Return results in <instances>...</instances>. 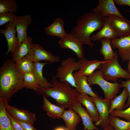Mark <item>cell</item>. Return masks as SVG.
Instances as JSON below:
<instances>
[{"label": "cell", "instance_id": "cell-1", "mask_svg": "<svg viewBox=\"0 0 130 130\" xmlns=\"http://www.w3.org/2000/svg\"><path fill=\"white\" fill-rule=\"evenodd\" d=\"M24 88L23 76L15 63L6 59L0 68V99L8 103L14 95Z\"/></svg>", "mask_w": 130, "mask_h": 130}, {"label": "cell", "instance_id": "cell-2", "mask_svg": "<svg viewBox=\"0 0 130 130\" xmlns=\"http://www.w3.org/2000/svg\"><path fill=\"white\" fill-rule=\"evenodd\" d=\"M50 88L40 87L36 92L37 95H44L55 99L58 106L65 109H71L75 104L79 103L77 97L80 93L76 88L66 82L58 81L55 76L52 78Z\"/></svg>", "mask_w": 130, "mask_h": 130}, {"label": "cell", "instance_id": "cell-3", "mask_svg": "<svg viewBox=\"0 0 130 130\" xmlns=\"http://www.w3.org/2000/svg\"><path fill=\"white\" fill-rule=\"evenodd\" d=\"M104 23V17L100 13L93 12L85 13L80 16L71 33L78 39L83 44L92 48L94 44L90 37L92 33L100 30Z\"/></svg>", "mask_w": 130, "mask_h": 130}, {"label": "cell", "instance_id": "cell-4", "mask_svg": "<svg viewBox=\"0 0 130 130\" xmlns=\"http://www.w3.org/2000/svg\"><path fill=\"white\" fill-rule=\"evenodd\" d=\"M118 57L117 52L113 59L110 61H105L99 65L98 69L105 80L116 83L119 78L130 79V72L120 65L118 62Z\"/></svg>", "mask_w": 130, "mask_h": 130}, {"label": "cell", "instance_id": "cell-5", "mask_svg": "<svg viewBox=\"0 0 130 130\" xmlns=\"http://www.w3.org/2000/svg\"><path fill=\"white\" fill-rule=\"evenodd\" d=\"M80 60L76 61L73 58L68 57L63 60L60 65L56 68L55 76L60 82H66L72 87L77 89L73 74L80 68Z\"/></svg>", "mask_w": 130, "mask_h": 130}, {"label": "cell", "instance_id": "cell-6", "mask_svg": "<svg viewBox=\"0 0 130 130\" xmlns=\"http://www.w3.org/2000/svg\"><path fill=\"white\" fill-rule=\"evenodd\" d=\"M87 80L90 86L95 84L99 86L103 91L105 99H106L112 100L119 91L120 83L108 82L103 77L99 70L88 77Z\"/></svg>", "mask_w": 130, "mask_h": 130}, {"label": "cell", "instance_id": "cell-7", "mask_svg": "<svg viewBox=\"0 0 130 130\" xmlns=\"http://www.w3.org/2000/svg\"><path fill=\"white\" fill-rule=\"evenodd\" d=\"M33 63L39 62L44 60L50 64L58 63L60 60V57L56 56L46 50L38 43H33L31 50L25 56Z\"/></svg>", "mask_w": 130, "mask_h": 130}, {"label": "cell", "instance_id": "cell-8", "mask_svg": "<svg viewBox=\"0 0 130 130\" xmlns=\"http://www.w3.org/2000/svg\"><path fill=\"white\" fill-rule=\"evenodd\" d=\"M60 47L69 49L73 52L79 60L84 57L83 44L78 39L71 33H67L58 41Z\"/></svg>", "mask_w": 130, "mask_h": 130}, {"label": "cell", "instance_id": "cell-9", "mask_svg": "<svg viewBox=\"0 0 130 130\" xmlns=\"http://www.w3.org/2000/svg\"><path fill=\"white\" fill-rule=\"evenodd\" d=\"M91 97L96 106L99 116L100 120L95 124L100 125L101 128L104 129L110 124L109 110L110 100L105 99H102L100 97Z\"/></svg>", "mask_w": 130, "mask_h": 130}, {"label": "cell", "instance_id": "cell-10", "mask_svg": "<svg viewBox=\"0 0 130 130\" xmlns=\"http://www.w3.org/2000/svg\"><path fill=\"white\" fill-rule=\"evenodd\" d=\"M108 17L113 28L119 37L130 35V20L114 15H109Z\"/></svg>", "mask_w": 130, "mask_h": 130}, {"label": "cell", "instance_id": "cell-11", "mask_svg": "<svg viewBox=\"0 0 130 130\" xmlns=\"http://www.w3.org/2000/svg\"><path fill=\"white\" fill-rule=\"evenodd\" d=\"M111 46L118 50V54L123 62L130 58V35L111 40Z\"/></svg>", "mask_w": 130, "mask_h": 130}, {"label": "cell", "instance_id": "cell-12", "mask_svg": "<svg viewBox=\"0 0 130 130\" xmlns=\"http://www.w3.org/2000/svg\"><path fill=\"white\" fill-rule=\"evenodd\" d=\"M92 11L100 13L104 17L112 15L124 18L115 6L114 0H99L97 6Z\"/></svg>", "mask_w": 130, "mask_h": 130}, {"label": "cell", "instance_id": "cell-13", "mask_svg": "<svg viewBox=\"0 0 130 130\" xmlns=\"http://www.w3.org/2000/svg\"><path fill=\"white\" fill-rule=\"evenodd\" d=\"M32 20L31 15L28 14L18 16L13 23L17 33L19 44L27 38V29L28 26L32 24Z\"/></svg>", "mask_w": 130, "mask_h": 130}, {"label": "cell", "instance_id": "cell-14", "mask_svg": "<svg viewBox=\"0 0 130 130\" xmlns=\"http://www.w3.org/2000/svg\"><path fill=\"white\" fill-rule=\"evenodd\" d=\"M80 61V68L73 73L74 76L88 77L93 74L96 69H98L100 65L105 61L96 59L89 60L84 58Z\"/></svg>", "mask_w": 130, "mask_h": 130}, {"label": "cell", "instance_id": "cell-15", "mask_svg": "<svg viewBox=\"0 0 130 130\" xmlns=\"http://www.w3.org/2000/svg\"><path fill=\"white\" fill-rule=\"evenodd\" d=\"M5 29H0V33L5 37L7 43L8 49L6 53V56L9 53H11L19 44L17 37L15 36L16 30L13 23L11 22L4 25Z\"/></svg>", "mask_w": 130, "mask_h": 130}, {"label": "cell", "instance_id": "cell-16", "mask_svg": "<svg viewBox=\"0 0 130 130\" xmlns=\"http://www.w3.org/2000/svg\"><path fill=\"white\" fill-rule=\"evenodd\" d=\"M6 105V110L15 119L33 124L36 120V114L26 110H21L9 105Z\"/></svg>", "mask_w": 130, "mask_h": 130}, {"label": "cell", "instance_id": "cell-17", "mask_svg": "<svg viewBox=\"0 0 130 130\" xmlns=\"http://www.w3.org/2000/svg\"><path fill=\"white\" fill-rule=\"evenodd\" d=\"M79 102L85 107L93 121L96 123L100 120L99 115L96 106L91 97L84 93H80L77 97Z\"/></svg>", "mask_w": 130, "mask_h": 130}, {"label": "cell", "instance_id": "cell-18", "mask_svg": "<svg viewBox=\"0 0 130 130\" xmlns=\"http://www.w3.org/2000/svg\"><path fill=\"white\" fill-rule=\"evenodd\" d=\"M119 36L113 28L108 17H104V25L102 28L95 34L91 36L90 39L94 41L99 40L103 38L112 39Z\"/></svg>", "mask_w": 130, "mask_h": 130}, {"label": "cell", "instance_id": "cell-19", "mask_svg": "<svg viewBox=\"0 0 130 130\" xmlns=\"http://www.w3.org/2000/svg\"><path fill=\"white\" fill-rule=\"evenodd\" d=\"M32 38L28 36L27 38L20 44H18L11 53L12 60L15 62L25 57L30 52L33 43Z\"/></svg>", "mask_w": 130, "mask_h": 130}, {"label": "cell", "instance_id": "cell-20", "mask_svg": "<svg viewBox=\"0 0 130 130\" xmlns=\"http://www.w3.org/2000/svg\"><path fill=\"white\" fill-rule=\"evenodd\" d=\"M64 20L61 18H56L50 25L45 28L46 34L56 36L60 39L62 38L67 34L64 29Z\"/></svg>", "mask_w": 130, "mask_h": 130}, {"label": "cell", "instance_id": "cell-21", "mask_svg": "<svg viewBox=\"0 0 130 130\" xmlns=\"http://www.w3.org/2000/svg\"><path fill=\"white\" fill-rule=\"evenodd\" d=\"M71 109L75 111L81 118L84 126V130H98V128L93 124L90 116L80 103L75 104Z\"/></svg>", "mask_w": 130, "mask_h": 130}, {"label": "cell", "instance_id": "cell-22", "mask_svg": "<svg viewBox=\"0 0 130 130\" xmlns=\"http://www.w3.org/2000/svg\"><path fill=\"white\" fill-rule=\"evenodd\" d=\"M61 118L65 123L66 130H76V127L81 120L79 115L71 109L65 110Z\"/></svg>", "mask_w": 130, "mask_h": 130}, {"label": "cell", "instance_id": "cell-23", "mask_svg": "<svg viewBox=\"0 0 130 130\" xmlns=\"http://www.w3.org/2000/svg\"><path fill=\"white\" fill-rule=\"evenodd\" d=\"M43 99V109L46 112L47 115L53 119H59L64 111L65 109L51 103L44 95L42 94Z\"/></svg>", "mask_w": 130, "mask_h": 130}, {"label": "cell", "instance_id": "cell-24", "mask_svg": "<svg viewBox=\"0 0 130 130\" xmlns=\"http://www.w3.org/2000/svg\"><path fill=\"white\" fill-rule=\"evenodd\" d=\"M34 63V69L33 72L41 87L43 88L52 87V84L44 77L42 72L43 68L45 65L49 64L50 63L48 62H38Z\"/></svg>", "mask_w": 130, "mask_h": 130}, {"label": "cell", "instance_id": "cell-25", "mask_svg": "<svg viewBox=\"0 0 130 130\" xmlns=\"http://www.w3.org/2000/svg\"><path fill=\"white\" fill-rule=\"evenodd\" d=\"M129 96L127 89L124 87L121 93L118 96H116L110 100V104L109 110V114L113 110H124L125 103Z\"/></svg>", "mask_w": 130, "mask_h": 130}, {"label": "cell", "instance_id": "cell-26", "mask_svg": "<svg viewBox=\"0 0 130 130\" xmlns=\"http://www.w3.org/2000/svg\"><path fill=\"white\" fill-rule=\"evenodd\" d=\"M74 77L77 89L80 93H84L91 97H99L97 94L92 91L88 83L87 77Z\"/></svg>", "mask_w": 130, "mask_h": 130}, {"label": "cell", "instance_id": "cell-27", "mask_svg": "<svg viewBox=\"0 0 130 130\" xmlns=\"http://www.w3.org/2000/svg\"><path fill=\"white\" fill-rule=\"evenodd\" d=\"M111 39L107 38H103L99 40L101 45V48L99 50L100 53L104 57V61H109L113 59L117 52L112 50L111 44Z\"/></svg>", "mask_w": 130, "mask_h": 130}, {"label": "cell", "instance_id": "cell-28", "mask_svg": "<svg viewBox=\"0 0 130 130\" xmlns=\"http://www.w3.org/2000/svg\"><path fill=\"white\" fill-rule=\"evenodd\" d=\"M6 102L0 99V130H14L7 113Z\"/></svg>", "mask_w": 130, "mask_h": 130}, {"label": "cell", "instance_id": "cell-29", "mask_svg": "<svg viewBox=\"0 0 130 130\" xmlns=\"http://www.w3.org/2000/svg\"><path fill=\"white\" fill-rule=\"evenodd\" d=\"M15 63L18 69L22 76L25 73L33 72L34 63L25 57Z\"/></svg>", "mask_w": 130, "mask_h": 130}, {"label": "cell", "instance_id": "cell-30", "mask_svg": "<svg viewBox=\"0 0 130 130\" xmlns=\"http://www.w3.org/2000/svg\"><path fill=\"white\" fill-rule=\"evenodd\" d=\"M24 87L32 90L36 92L41 87L33 72L25 73L23 75Z\"/></svg>", "mask_w": 130, "mask_h": 130}, {"label": "cell", "instance_id": "cell-31", "mask_svg": "<svg viewBox=\"0 0 130 130\" xmlns=\"http://www.w3.org/2000/svg\"><path fill=\"white\" fill-rule=\"evenodd\" d=\"M18 7L15 0H0V14L8 13H16Z\"/></svg>", "mask_w": 130, "mask_h": 130}, {"label": "cell", "instance_id": "cell-32", "mask_svg": "<svg viewBox=\"0 0 130 130\" xmlns=\"http://www.w3.org/2000/svg\"><path fill=\"white\" fill-rule=\"evenodd\" d=\"M109 118L110 123L114 130H128L130 129V122L123 120L110 115Z\"/></svg>", "mask_w": 130, "mask_h": 130}, {"label": "cell", "instance_id": "cell-33", "mask_svg": "<svg viewBox=\"0 0 130 130\" xmlns=\"http://www.w3.org/2000/svg\"><path fill=\"white\" fill-rule=\"evenodd\" d=\"M18 16L12 13L0 14V26L8 23H14Z\"/></svg>", "mask_w": 130, "mask_h": 130}, {"label": "cell", "instance_id": "cell-34", "mask_svg": "<svg viewBox=\"0 0 130 130\" xmlns=\"http://www.w3.org/2000/svg\"><path fill=\"white\" fill-rule=\"evenodd\" d=\"M110 115L117 117H121L130 122V106L125 109L122 110H114Z\"/></svg>", "mask_w": 130, "mask_h": 130}, {"label": "cell", "instance_id": "cell-35", "mask_svg": "<svg viewBox=\"0 0 130 130\" xmlns=\"http://www.w3.org/2000/svg\"><path fill=\"white\" fill-rule=\"evenodd\" d=\"M121 83L120 88L125 87L129 93V96L127 102L125 104L124 110L130 106V79L126 81H120Z\"/></svg>", "mask_w": 130, "mask_h": 130}, {"label": "cell", "instance_id": "cell-36", "mask_svg": "<svg viewBox=\"0 0 130 130\" xmlns=\"http://www.w3.org/2000/svg\"><path fill=\"white\" fill-rule=\"evenodd\" d=\"M6 112L7 115L14 129V130H24L20 124L14 119L7 110Z\"/></svg>", "mask_w": 130, "mask_h": 130}, {"label": "cell", "instance_id": "cell-37", "mask_svg": "<svg viewBox=\"0 0 130 130\" xmlns=\"http://www.w3.org/2000/svg\"><path fill=\"white\" fill-rule=\"evenodd\" d=\"M14 119L20 124L24 130H38L33 126V124H31Z\"/></svg>", "mask_w": 130, "mask_h": 130}, {"label": "cell", "instance_id": "cell-38", "mask_svg": "<svg viewBox=\"0 0 130 130\" xmlns=\"http://www.w3.org/2000/svg\"><path fill=\"white\" fill-rule=\"evenodd\" d=\"M115 3L120 6L127 5L130 7V0H114Z\"/></svg>", "mask_w": 130, "mask_h": 130}, {"label": "cell", "instance_id": "cell-39", "mask_svg": "<svg viewBox=\"0 0 130 130\" xmlns=\"http://www.w3.org/2000/svg\"><path fill=\"white\" fill-rule=\"evenodd\" d=\"M103 130H114L113 127L110 124L106 127Z\"/></svg>", "mask_w": 130, "mask_h": 130}, {"label": "cell", "instance_id": "cell-40", "mask_svg": "<svg viewBox=\"0 0 130 130\" xmlns=\"http://www.w3.org/2000/svg\"><path fill=\"white\" fill-rule=\"evenodd\" d=\"M54 130H66L65 128L62 127H58L55 129Z\"/></svg>", "mask_w": 130, "mask_h": 130}, {"label": "cell", "instance_id": "cell-41", "mask_svg": "<svg viewBox=\"0 0 130 130\" xmlns=\"http://www.w3.org/2000/svg\"><path fill=\"white\" fill-rule=\"evenodd\" d=\"M129 61L128 65V70L130 72V58L129 60Z\"/></svg>", "mask_w": 130, "mask_h": 130}, {"label": "cell", "instance_id": "cell-42", "mask_svg": "<svg viewBox=\"0 0 130 130\" xmlns=\"http://www.w3.org/2000/svg\"><path fill=\"white\" fill-rule=\"evenodd\" d=\"M130 130V129H129V130Z\"/></svg>", "mask_w": 130, "mask_h": 130}]
</instances>
